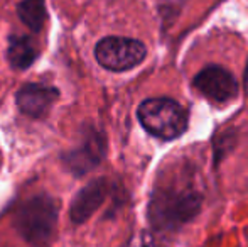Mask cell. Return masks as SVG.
<instances>
[{"instance_id":"cell-1","label":"cell","mask_w":248,"mask_h":247,"mask_svg":"<svg viewBox=\"0 0 248 247\" xmlns=\"http://www.w3.org/2000/svg\"><path fill=\"white\" fill-rule=\"evenodd\" d=\"M201 208V193L184 183L157 188L150 200V222L157 229H177Z\"/></svg>"},{"instance_id":"cell-2","label":"cell","mask_w":248,"mask_h":247,"mask_svg":"<svg viewBox=\"0 0 248 247\" xmlns=\"http://www.w3.org/2000/svg\"><path fill=\"white\" fill-rule=\"evenodd\" d=\"M58 222V205L47 195L26 200L16 212L17 232L32 246H46Z\"/></svg>"},{"instance_id":"cell-3","label":"cell","mask_w":248,"mask_h":247,"mask_svg":"<svg viewBox=\"0 0 248 247\" xmlns=\"http://www.w3.org/2000/svg\"><path fill=\"white\" fill-rule=\"evenodd\" d=\"M137 115L145 131L166 141L179 137L187 127L186 110L170 99L144 100Z\"/></svg>"},{"instance_id":"cell-4","label":"cell","mask_w":248,"mask_h":247,"mask_svg":"<svg viewBox=\"0 0 248 247\" xmlns=\"http://www.w3.org/2000/svg\"><path fill=\"white\" fill-rule=\"evenodd\" d=\"M147 49L137 39L110 36L101 39L95 48L96 61L110 71H127L144 61Z\"/></svg>"},{"instance_id":"cell-5","label":"cell","mask_w":248,"mask_h":247,"mask_svg":"<svg viewBox=\"0 0 248 247\" xmlns=\"http://www.w3.org/2000/svg\"><path fill=\"white\" fill-rule=\"evenodd\" d=\"M194 86L199 93L215 103H228L238 93V83L228 69L221 66H206L196 75Z\"/></svg>"},{"instance_id":"cell-6","label":"cell","mask_w":248,"mask_h":247,"mask_svg":"<svg viewBox=\"0 0 248 247\" xmlns=\"http://www.w3.org/2000/svg\"><path fill=\"white\" fill-rule=\"evenodd\" d=\"M105 154V139L95 129H90L83 137L81 144L64 156L68 169L75 175H85L90 169L96 168Z\"/></svg>"},{"instance_id":"cell-7","label":"cell","mask_w":248,"mask_h":247,"mask_svg":"<svg viewBox=\"0 0 248 247\" xmlns=\"http://www.w3.org/2000/svg\"><path fill=\"white\" fill-rule=\"evenodd\" d=\"M58 99V90L39 83H27L17 92L16 102L20 112L29 117H43Z\"/></svg>"},{"instance_id":"cell-8","label":"cell","mask_w":248,"mask_h":247,"mask_svg":"<svg viewBox=\"0 0 248 247\" xmlns=\"http://www.w3.org/2000/svg\"><path fill=\"white\" fill-rule=\"evenodd\" d=\"M108 193V183L107 180H93L90 181L85 188H81L78 195L75 197L71 203V220L75 224H83L85 220H88L93 214L100 208V205L105 201Z\"/></svg>"},{"instance_id":"cell-9","label":"cell","mask_w":248,"mask_h":247,"mask_svg":"<svg viewBox=\"0 0 248 247\" xmlns=\"http://www.w3.org/2000/svg\"><path fill=\"white\" fill-rule=\"evenodd\" d=\"M9 63L16 69H26L36 61L37 48L27 36H12L9 41Z\"/></svg>"},{"instance_id":"cell-10","label":"cell","mask_w":248,"mask_h":247,"mask_svg":"<svg viewBox=\"0 0 248 247\" xmlns=\"http://www.w3.org/2000/svg\"><path fill=\"white\" fill-rule=\"evenodd\" d=\"M17 14L31 31H41L47 17L46 3L44 0H22L17 7Z\"/></svg>"},{"instance_id":"cell-11","label":"cell","mask_w":248,"mask_h":247,"mask_svg":"<svg viewBox=\"0 0 248 247\" xmlns=\"http://www.w3.org/2000/svg\"><path fill=\"white\" fill-rule=\"evenodd\" d=\"M245 90L248 93V63H247V71H245Z\"/></svg>"}]
</instances>
